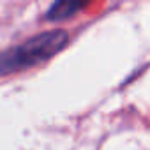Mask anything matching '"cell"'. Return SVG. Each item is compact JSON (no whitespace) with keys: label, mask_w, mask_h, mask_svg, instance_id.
<instances>
[{"label":"cell","mask_w":150,"mask_h":150,"mask_svg":"<svg viewBox=\"0 0 150 150\" xmlns=\"http://www.w3.org/2000/svg\"><path fill=\"white\" fill-rule=\"evenodd\" d=\"M65 44H67V34L64 30L39 34L37 37H32L30 41L11 50L9 53L0 55V74L41 64L57 55Z\"/></svg>","instance_id":"obj_1"},{"label":"cell","mask_w":150,"mask_h":150,"mask_svg":"<svg viewBox=\"0 0 150 150\" xmlns=\"http://www.w3.org/2000/svg\"><path fill=\"white\" fill-rule=\"evenodd\" d=\"M81 7H85V4H80V2H57L48 11V20H64V18H69L76 11H80Z\"/></svg>","instance_id":"obj_2"}]
</instances>
